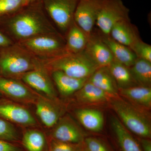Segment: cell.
Instances as JSON below:
<instances>
[{
    "instance_id": "obj_36",
    "label": "cell",
    "mask_w": 151,
    "mask_h": 151,
    "mask_svg": "<svg viewBox=\"0 0 151 151\" xmlns=\"http://www.w3.org/2000/svg\"><path fill=\"white\" fill-rule=\"evenodd\" d=\"M3 97V95L1 93H0V99Z\"/></svg>"
},
{
    "instance_id": "obj_23",
    "label": "cell",
    "mask_w": 151,
    "mask_h": 151,
    "mask_svg": "<svg viewBox=\"0 0 151 151\" xmlns=\"http://www.w3.org/2000/svg\"><path fill=\"white\" fill-rule=\"evenodd\" d=\"M121 94L133 102L145 107L150 108L151 89L150 86H133L120 88Z\"/></svg>"
},
{
    "instance_id": "obj_14",
    "label": "cell",
    "mask_w": 151,
    "mask_h": 151,
    "mask_svg": "<svg viewBox=\"0 0 151 151\" xmlns=\"http://www.w3.org/2000/svg\"><path fill=\"white\" fill-rule=\"evenodd\" d=\"M99 35L108 47L114 58V60L131 67L137 59L134 52L129 47L119 43L113 40L110 35H105L97 30Z\"/></svg>"
},
{
    "instance_id": "obj_22",
    "label": "cell",
    "mask_w": 151,
    "mask_h": 151,
    "mask_svg": "<svg viewBox=\"0 0 151 151\" xmlns=\"http://www.w3.org/2000/svg\"><path fill=\"white\" fill-rule=\"evenodd\" d=\"M108 67L120 89L131 87L137 84L132 77L129 68L115 60Z\"/></svg>"
},
{
    "instance_id": "obj_34",
    "label": "cell",
    "mask_w": 151,
    "mask_h": 151,
    "mask_svg": "<svg viewBox=\"0 0 151 151\" xmlns=\"http://www.w3.org/2000/svg\"><path fill=\"white\" fill-rule=\"evenodd\" d=\"M143 151H151V143L150 141L146 139L142 140Z\"/></svg>"
},
{
    "instance_id": "obj_21",
    "label": "cell",
    "mask_w": 151,
    "mask_h": 151,
    "mask_svg": "<svg viewBox=\"0 0 151 151\" xmlns=\"http://www.w3.org/2000/svg\"><path fill=\"white\" fill-rule=\"evenodd\" d=\"M129 68L131 74L139 86H150L151 84V62L137 58Z\"/></svg>"
},
{
    "instance_id": "obj_17",
    "label": "cell",
    "mask_w": 151,
    "mask_h": 151,
    "mask_svg": "<svg viewBox=\"0 0 151 151\" xmlns=\"http://www.w3.org/2000/svg\"><path fill=\"white\" fill-rule=\"evenodd\" d=\"M88 80L107 94H116L117 93V85L108 66L98 68Z\"/></svg>"
},
{
    "instance_id": "obj_26",
    "label": "cell",
    "mask_w": 151,
    "mask_h": 151,
    "mask_svg": "<svg viewBox=\"0 0 151 151\" xmlns=\"http://www.w3.org/2000/svg\"><path fill=\"white\" fill-rule=\"evenodd\" d=\"M22 143L28 151H43L45 137L42 133L37 130H28L23 135Z\"/></svg>"
},
{
    "instance_id": "obj_16",
    "label": "cell",
    "mask_w": 151,
    "mask_h": 151,
    "mask_svg": "<svg viewBox=\"0 0 151 151\" xmlns=\"http://www.w3.org/2000/svg\"><path fill=\"white\" fill-rule=\"evenodd\" d=\"M65 48L68 53H77L85 49L89 35L73 21L66 32Z\"/></svg>"
},
{
    "instance_id": "obj_12",
    "label": "cell",
    "mask_w": 151,
    "mask_h": 151,
    "mask_svg": "<svg viewBox=\"0 0 151 151\" xmlns=\"http://www.w3.org/2000/svg\"><path fill=\"white\" fill-rule=\"evenodd\" d=\"M0 93L13 100L31 102L35 97L27 86L14 78L0 76Z\"/></svg>"
},
{
    "instance_id": "obj_25",
    "label": "cell",
    "mask_w": 151,
    "mask_h": 151,
    "mask_svg": "<svg viewBox=\"0 0 151 151\" xmlns=\"http://www.w3.org/2000/svg\"><path fill=\"white\" fill-rule=\"evenodd\" d=\"M36 113L42 123L49 128L53 127L59 119V114L56 109L48 101L42 98L37 102Z\"/></svg>"
},
{
    "instance_id": "obj_9",
    "label": "cell",
    "mask_w": 151,
    "mask_h": 151,
    "mask_svg": "<svg viewBox=\"0 0 151 151\" xmlns=\"http://www.w3.org/2000/svg\"><path fill=\"white\" fill-rule=\"evenodd\" d=\"M84 51L99 67L108 66L114 60L111 51L100 37L97 30L94 29L89 36Z\"/></svg>"
},
{
    "instance_id": "obj_6",
    "label": "cell",
    "mask_w": 151,
    "mask_h": 151,
    "mask_svg": "<svg viewBox=\"0 0 151 151\" xmlns=\"http://www.w3.org/2000/svg\"><path fill=\"white\" fill-rule=\"evenodd\" d=\"M129 19V9L122 0H104L95 25L101 33L109 35L114 24Z\"/></svg>"
},
{
    "instance_id": "obj_3",
    "label": "cell",
    "mask_w": 151,
    "mask_h": 151,
    "mask_svg": "<svg viewBox=\"0 0 151 151\" xmlns=\"http://www.w3.org/2000/svg\"><path fill=\"white\" fill-rule=\"evenodd\" d=\"M4 48L0 56V72L5 77L21 76L42 65L40 60L17 43Z\"/></svg>"
},
{
    "instance_id": "obj_31",
    "label": "cell",
    "mask_w": 151,
    "mask_h": 151,
    "mask_svg": "<svg viewBox=\"0 0 151 151\" xmlns=\"http://www.w3.org/2000/svg\"><path fill=\"white\" fill-rule=\"evenodd\" d=\"M51 151H77L75 147L69 143L58 141H53L52 143Z\"/></svg>"
},
{
    "instance_id": "obj_19",
    "label": "cell",
    "mask_w": 151,
    "mask_h": 151,
    "mask_svg": "<svg viewBox=\"0 0 151 151\" xmlns=\"http://www.w3.org/2000/svg\"><path fill=\"white\" fill-rule=\"evenodd\" d=\"M111 126L123 151H142L125 126L116 118L111 119Z\"/></svg>"
},
{
    "instance_id": "obj_1",
    "label": "cell",
    "mask_w": 151,
    "mask_h": 151,
    "mask_svg": "<svg viewBox=\"0 0 151 151\" xmlns=\"http://www.w3.org/2000/svg\"><path fill=\"white\" fill-rule=\"evenodd\" d=\"M28 5L13 14L7 22L14 40L18 42L37 36L59 33L41 8Z\"/></svg>"
},
{
    "instance_id": "obj_24",
    "label": "cell",
    "mask_w": 151,
    "mask_h": 151,
    "mask_svg": "<svg viewBox=\"0 0 151 151\" xmlns=\"http://www.w3.org/2000/svg\"><path fill=\"white\" fill-rule=\"evenodd\" d=\"M78 100L84 103H97L105 102L107 93L87 80L77 92Z\"/></svg>"
},
{
    "instance_id": "obj_29",
    "label": "cell",
    "mask_w": 151,
    "mask_h": 151,
    "mask_svg": "<svg viewBox=\"0 0 151 151\" xmlns=\"http://www.w3.org/2000/svg\"><path fill=\"white\" fill-rule=\"evenodd\" d=\"M130 48L134 52L137 58L151 62V46L150 45L140 39L136 42Z\"/></svg>"
},
{
    "instance_id": "obj_28",
    "label": "cell",
    "mask_w": 151,
    "mask_h": 151,
    "mask_svg": "<svg viewBox=\"0 0 151 151\" xmlns=\"http://www.w3.org/2000/svg\"><path fill=\"white\" fill-rule=\"evenodd\" d=\"M17 138L16 130L10 122L0 118V140L9 142Z\"/></svg>"
},
{
    "instance_id": "obj_15",
    "label": "cell",
    "mask_w": 151,
    "mask_h": 151,
    "mask_svg": "<svg viewBox=\"0 0 151 151\" xmlns=\"http://www.w3.org/2000/svg\"><path fill=\"white\" fill-rule=\"evenodd\" d=\"M52 76L60 93L65 96L78 91L88 79L71 77L60 70L52 71Z\"/></svg>"
},
{
    "instance_id": "obj_33",
    "label": "cell",
    "mask_w": 151,
    "mask_h": 151,
    "mask_svg": "<svg viewBox=\"0 0 151 151\" xmlns=\"http://www.w3.org/2000/svg\"><path fill=\"white\" fill-rule=\"evenodd\" d=\"M14 44V42L10 38L0 31V47L4 48L12 45Z\"/></svg>"
},
{
    "instance_id": "obj_20",
    "label": "cell",
    "mask_w": 151,
    "mask_h": 151,
    "mask_svg": "<svg viewBox=\"0 0 151 151\" xmlns=\"http://www.w3.org/2000/svg\"><path fill=\"white\" fill-rule=\"evenodd\" d=\"M52 136L57 141L67 143H78L82 140L81 133L73 124L61 122L53 130Z\"/></svg>"
},
{
    "instance_id": "obj_10",
    "label": "cell",
    "mask_w": 151,
    "mask_h": 151,
    "mask_svg": "<svg viewBox=\"0 0 151 151\" xmlns=\"http://www.w3.org/2000/svg\"><path fill=\"white\" fill-rule=\"evenodd\" d=\"M21 77L24 83L33 89L49 98L55 97V92L53 84L43 65L24 73Z\"/></svg>"
},
{
    "instance_id": "obj_32",
    "label": "cell",
    "mask_w": 151,
    "mask_h": 151,
    "mask_svg": "<svg viewBox=\"0 0 151 151\" xmlns=\"http://www.w3.org/2000/svg\"><path fill=\"white\" fill-rule=\"evenodd\" d=\"M0 151H22L18 147L7 141L0 140Z\"/></svg>"
},
{
    "instance_id": "obj_13",
    "label": "cell",
    "mask_w": 151,
    "mask_h": 151,
    "mask_svg": "<svg viewBox=\"0 0 151 151\" xmlns=\"http://www.w3.org/2000/svg\"><path fill=\"white\" fill-rule=\"evenodd\" d=\"M109 35L119 43L129 47L141 39L137 28L131 22L130 19L116 23L111 29Z\"/></svg>"
},
{
    "instance_id": "obj_11",
    "label": "cell",
    "mask_w": 151,
    "mask_h": 151,
    "mask_svg": "<svg viewBox=\"0 0 151 151\" xmlns=\"http://www.w3.org/2000/svg\"><path fill=\"white\" fill-rule=\"evenodd\" d=\"M0 118L23 126H34L36 123L34 117L27 109L4 101H0Z\"/></svg>"
},
{
    "instance_id": "obj_27",
    "label": "cell",
    "mask_w": 151,
    "mask_h": 151,
    "mask_svg": "<svg viewBox=\"0 0 151 151\" xmlns=\"http://www.w3.org/2000/svg\"><path fill=\"white\" fill-rule=\"evenodd\" d=\"M28 4L27 0H0V16L13 14Z\"/></svg>"
},
{
    "instance_id": "obj_7",
    "label": "cell",
    "mask_w": 151,
    "mask_h": 151,
    "mask_svg": "<svg viewBox=\"0 0 151 151\" xmlns=\"http://www.w3.org/2000/svg\"><path fill=\"white\" fill-rule=\"evenodd\" d=\"M79 0H43L45 11L61 32L66 33L74 20Z\"/></svg>"
},
{
    "instance_id": "obj_8",
    "label": "cell",
    "mask_w": 151,
    "mask_h": 151,
    "mask_svg": "<svg viewBox=\"0 0 151 151\" xmlns=\"http://www.w3.org/2000/svg\"><path fill=\"white\" fill-rule=\"evenodd\" d=\"M104 0H79L73 20L76 24L90 36L93 31L97 17Z\"/></svg>"
},
{
    "instance_id": "obj_30",
    "label": "cell",
    "mask_w": 151,
    "mask_h": 151,
    "mask_svg": "<svg viewBox=\"0 0 151 151\" xmlns=\"http://www.w3.org/2000/svg\"><path fill=\"white\" fill-rule=\"evenodd\" d=\"M85 142L89 151H108L103 143L95 138H87Z\"/></svg>"
},
{
    "instance_id": "obj_2",
    "label": "cell",
    "mask_w": 151,
    "mask_h": 151,
    "mask_svg": "<svg viewBox=\"0 0 151 151\" xmlns=\"http://www.w3.org/2000/svg\"><path fill=\"white\" fill-rule=\"evenodd\" d=\"M41 62L44 67L52 71L60 70L79 78H89L99 68L84 50L77 53L66 52Z\"/></svg>"
},
{
    "instance_id": "obj_5",
    "label": "cell",
    "mask_w": 151,
    "mask_h": 151,
    "mask_svg": "<svg viewBox=\"0 0 151 151\" xmlns=\"http://www.w3.org/2000/svg\"><path fill=\"white\" fill-rule=\"evenodd\" d=\"M112 107L129 130L142 137H150V125L142 113L123 100L113 101Z\"/></svg>"
},
{
    "instance_id": "obj_18",
    "label": "cell",
    "mask_w": 151,
    "mask_h": 151,
    "mask_svg": "<svg viewBox=\"0 0 151 151\" xmlns=\"http://www.w3.org/2000/svg\"><path fill=\"white\" fill-rule=\"evenodd\" d=\"M76 115L81 124L87 129L95 132L103 129L104 117L100 111L92 109H79L76 111Z\"/></svg>"
},
{
    "instance_id": "obj_4",
    "label": "cell",
    "mask_w": 151,
    "mask_h": 151,
    "mask_svg": "<svg viewBox=\"0 0 151 151\" xmlns=\"http://www.w3.org/2000/svg\"><path fill=\"white\" fill-rule=\"evenodd\" d=\"M17 43L41 61L68 52L65 39L60 33L37 36Z\"/></svg>"
},
{
    "instance_id": "obj_35",
    "label": "cell",
    "mask_w": 151,
    "mask_h": 151,
    "mask_svg": "<svg viewBox=\"0 0 151 151\" xmlns=\"http://www.w3.org/2000/svg\"><path fill=\"white\" fill-rule=\"evenodd\" d=\"M29 4H31V3L35 2L38 0H27Z\"/></svg>"
}]
</instances>
